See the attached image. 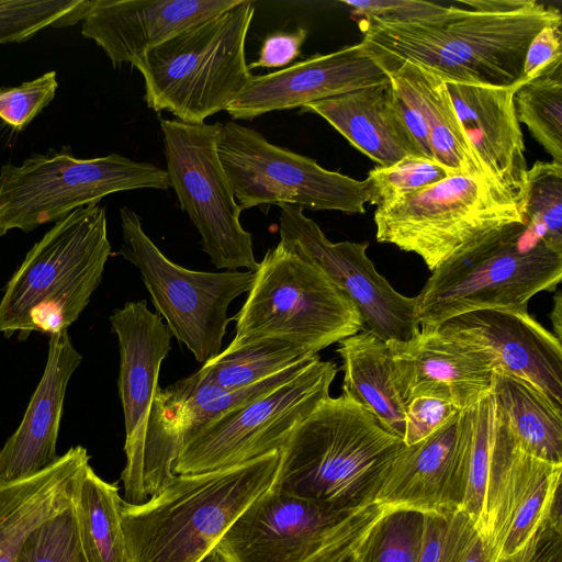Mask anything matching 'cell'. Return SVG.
Returning <instances> with one entry per match:
<instances>
[{
  "mask_svg": "<svg viewBox=\"0 0 562 562\" xmlns=\"http://www.w3.org/2000/svg\"><path fill=\"white\" fill-rule=\"evenodd\" d=\"M457 172L441 164L419 156H406L389 167H375L366 181L370 190L369 203L376 207L428 188Z\"/></svg>",
  "mask_w": 562,
  "mask_h": 562,
  "instance_id": "37",
  "label": "cell"
},
{
  "mask_svg": "<svg viewBox=\"0 0 562 562\" xmlns=\"http://www.w3.org/2000/svg\"><path fill=\"white\" fill-rule=\"evenodd\" d=\"M424 514L384 507L359 544L358 562H417Z\"/></svg>",
  "mask_w": 562,
  "mask_h": 562,
  "instance_id": "34",
  "label": "cell"
},
{
  "mask_svg": "<svg viewBox=\"0 0 562 562\" xmlns=\"http://www.w3.org/2000/svg\"><path fill=\"white\" fill-rule=\"evenodd\" d=\"M169 187L166 169L120 154L77 158L69 146L33 154L0 168V237L56 223L112 193Z\"/></svg>",
  "mask_w": 562,
  "mask_h": 562,
  "instance_id": "9",
  "label": "cell"
},
{
  "mask_svg": "<svg viewBox=\"0 0 562 562\" xmlns=\"http://www.w3.org/2000/svg\"><path fill=\"white\" fill-rule=\"evenodd\" d=\"M280 451L217 471L176 474L140 504L123 499L127 562H200L273 481Z\"/></svg>",
  "mask_w": 562,
  "mask_h": 562,
  "instance_id": "3",
  "label": "cell"
},
{
  "mask_svg": "<svg viewBox=\"0 0 562 562\" xmlns=\"http://www.w3.org/2000/svg\"><path fill=\"white\" fill-rule=\"evenodd\" d=\"M120 351L119 394L125 426L126 463L121 473L124 501L146 502L144 457L146 437L161 363L171 349V333L145 301H133L110 316Z\"/></svg>",
  "mask_w": 562,
  "mask_h": 562,
  "instance_id": "15",
  "label": "cell"
},
{
  "mask_svg": "<svg viewBox=\"0 0 562 562\" xmlns=\"http://www.w3.org/2000/svg\"><path fill=\"white\" fill-rule=\"evenodd\" d=\"M493 431L494 403L490 392L461 412L458 451L460 510L482 538L486 528Z\"/></svg>",
  "mask_w": 562,
  "mask_h": 562,
  "instance_id": "30",
  "label": "cell"
},
{
  "mask_svg": "<svg viewBox=\"0 0 562 562\" xmlns=\"http://www.w3.org/2000/svg\"><path fill=\"white\" fill-rule=\"evenodd\" d=\"M254 14V2L241 0L143 55L133 67L147 106L186 123L226 110L252 77L245 45Z\"/></svg>",
  "mask_w": 562,
  "mask_h": 562,
  "instance_id": "5",
  "label": "cell"
},
{
  "mask_svg": "<svg viewBox=\"0 0 562 562\" xmlns=\"http://www.w3.org/2000/svg\"><path fill=\"white\" fill-rule=\"evenodd\" d=\"M403 442L414 445L446 425L461 412L451 402L436 396L419 395L408 400L405 405Z\"/></svg>",
  "mask_w": 562,
  "mask_h": 562,
  "instance_id": "42",
  "label": "cell"
},
{
  "mask_svg": "<svg viewBox=\"0 0 562 562\" xmlns=\"http://www.w3.org/2000/svg\"><path fill=\"white\" fill-rule=\"evenodd\" d=\"M506 562H562V522L558 503L527 543Z\"/></svg>",
  "mask_w": 562,
  "mask_h": 562,
  "instance_id": "45",
  "label": "cell"
},
{
  "mask_svg": "<svg viewBox=\"0 0 562 562\" xmlns=\"http://www.w3.org/2000/svg\"><path fill=\"white\" fill-rule=\"evenodd\" d=\"M105 209H77L27 251L4 288L0 331L50 335L66 331L90 302L111 256Z\"/></svg>",
  "mask_w": 562,
  "mask_h": 562,
  "instance_id": "4",
  "label": "cell"
},
{
  "mask_svg": "<svg viewBox=\"0 0 562 562\" xmlns=\"http://www.w3.org/2000/svg\"><path fill=\"white\" fill-rule=\"evenodd\" d=\"M424 535L417 562H451L473 527L462 510L424 514Z\"/></svg>",
  "mask_w": 562,
  "mask_h": 562,
  "instance_id": "40",
  "label": "cell"
},
{
  "mask_svg": "<svg viewBox=\"0 0 562 562\" xmlns=\"http://www.w3.org/2000/svg\"><path fill=\"white\" fill-rule=\"evenodd\" d=\"M119 492L116 483L101 479L90 464L86 468L72 505L88 562H127Z\"/></svg>",
  "mask_w": 562,
  "mask_h": 562,
  "instance_id": "31",
  "label": "cell"
},
{
  "mask_svg": "<svg viewBox=\"0 0 562 562\" xmlns=\"http://www.w3.org/2000/svg\"><path fill=\"white\" fill-rule=\"evenodd\" d=\"M396 69L418 94L434 160L457 173L486 178L465 138L445 81L408 61Z\"/></svg>",
  "mask_w": 562,
  "mask_h": 562,
  "instance_id": "29",
  "label": "cell"
},
{
  "mask_svg": "<svg viewBox=\"0 0 562 562\" xmlns=\"http://www.w3.org/2000/svg\"><path fill=\"white\" fill-rule=\"evenodd\" d=\"M280 244L318 266L357 305L362 330L384 341L417 335L416 296L397 292L367 256L368 243H331L303 207L279 204Z\"/></svg>",
  "mask_w": 562,
  "mask_h": 562,
  "instance_id": "14",
  "label": "cell"
},
{
  "mask_svg": "<svg viewBox=\"0 0 562 562\" xmlns=\"http://www.w3.org/2000/svg\"><path fill=\"white\" fill-rule=\"evenodd\" d=\"M554 305L551 312V322L554 329V336L561 341L562 337V295L558 291L553 299Z\"/></svg>",
  "mask_w": 562,
  "mask_h": 562,
  "instance_id": "48",
  "label": "cell"
},
{
  "mask_svg": "<svg viewBox=\"0 0 562 562\" xmlns=\"http://www.w3.org/2000/svg\"><path fill=\"white\" fill-rule=\"evenodd\" d=\"M314 356L288 340L262 338L236 348L226 347L205 361L196 374L220 387L236 390L263 381Z\"/></svg>",
  "mask_w": 562,
  "mask_h": 562,
  "instance_id": "32",
  "label": "cell"
},
{
  "mask_svg": "<svg viewBox=\"0 0 562 562\" xmlns=\"http://www.w3.org/2000/svg\"><path fill=\"white\" fill-rule=\"evenodd\" d=\"M524 215L542 241L562 255V165L537 161L528 169Z\"/></svg>",
  "mask_w": 562,
  "mask_h": 562,
  "instance_id": "35",
  "label": "cell"
},
{
  "mask_svg": "<svg viewBox=\"0 0 562 562\" xmlns=\"http://www.w3.org/2000/svg\"><path fill=\"white\" fill-rule=\"evenodd\" d=\"M562 22L543 27L530 42L522 67L521 82L562 68Z\"/></svg>",
  "mask_w": 562,
  "mask_h": 562,
  "instance_id": "44",
  "label": "cell"
},
{
  "mask_svg": "<svg viewBox=\"0 0 562 562\" xmlns=\"http://www.w3.org/2000/svg\"><path fill=\"white\" fill-rule=\"evenodd\" d=\"M338 344L336 352L344 369L341 395L402 439L405 407L394 384L389 342L361 330Z\"/></svg>",
  "mask_w": 562,
  "mask_h": 562,
  "instance_id": "28",
  "label": "cell"
},
{
  "mask_svg": "<svg viewBox=\"0 0 562 562\" xmlns=\"http://www.w3.org/2000/svg\"><path fill=\"white\" fill-rule=\"evenodd\" d=\"M90 0H0V44L22 43L41 30L81 21Z\"/></svg>",
  "mask_w": 562,
  "mask_h": 562,
  "instance_id": "36",
  "label": "cell"
},
{
  "mask_svg": "<svg viewBox=\"0 0 562 562\" xmlns=\"http://www.w3.org/2000/svg\"><path fill=\"white\" fill-rule=\"evenodd\" d=\"M123 244L119 254L133 263L148 290L157 313L171 335L199 362L217 356L228 323L229 304L252 284L254 271L204 272L169 260L145 233L139 215L120 210Z\"/></svg>",
  "mask_w": 562,
  "mask_h": 562,
  "instance_id": "10",
  "label": "cell"
},
{
  "mask_svg": "<svg viewBox=\"0 0 562 562\" xmlns=\"http://www.w3.org/2000/svg\"><path fill=\"white\" fill-rule=\"evenodd\" d=\"M82 360L68 330L49 336L43 375L23 419L0 450V482L31 477L55 463L68 382Z\"/></svg>",
  "mask_w": 562,
  "mask_h": 562,
  "instance_id": "23",
  "label": "cell"
},
{
  "mask_svg": "<svg viewBox=\"0 0 562 562\" xmlns=\"http://www.w3.org/2000/svg\"><path fill=\"white\" fill-rule=\"evenodd\" d=\"M89 460L76 446L31 477L0 482V562H16L29 536L72 503Z\"/></svg>",
  "mask_w": 562,
  "mask_h": 562,
  "instance_id": "26",
  "label": "cell"
},
{
  "mask_svg": "<svg viewBox=\"0 0 562 562\" xmlns=\"http://www.w3.org/2000/svg\"><path fill=\"white\" fill-rule=\"evenodd\" d=\"M254 272L227 347L280 338L317 355L362 330L361 314L349 295L318 266L280 243Z\"/></svg>",
  "mask_w": 562,
  "mask_h": 562,
  "instance_id": "7",
  "label": "cell"
},
{
  "mask_svg": "<svg viewBox=\"0 0 562 562\" xmlns=\"http://www.w3.org/2000/svg\"><path fill=\"white\" fill-rule=\"evenodd\" d=\"M495 417L526 453L562 464V405L530 382L495 371L491 387Z\"/></svg>",
  "mask_w": 562,
  "mask_h": 562,
  "instance_id": "27",
  "label": "cell"
},
{
  "mask_svg": "<svg viewBox=\"0 0 562 562\" xmlns=\"http://www.w3.org/2000/svg\"><path fill=\"white\" fill-rule=\"evenodd\" d=\"M200 562H225L221 554L214 549Z\"/></svg>",
  "mask_w": 562,
  "mask_h": 562,
  "instance_id": "49",
  "label": "cell"
},
{
  "mask_svg": "<svg viewBox=\"0 0 562 562\" xmlns=\"http://www.w3.org/2000/svg\"><path fill=\"white\" fill-rule=\"evenodd\" d=\"M337 366L318 356L276 389L220 416L182 445L175 474L235 467L281 451L293 429L329 397Z\"/></svg>",
  "mask_w": 562,
  "mask_h": 562,
  "instance_id": "11",
  "label": "cell"
},
{
  "mask_svg": "<svg viewBox=\"0 0 562 562\" xmlns=\"http://www.w3.org/2000/svg\"><path fill=\"white\" fill-rule=\"evenodd\" d=\"M353 513L269 487L234 520L215 550L225 562H306Z\"/></svg>",
  "mask_w": 562,
  "mask_h": 562,
  "instance_id": "17",
  "label": "cell"
},
{
  "mask_svg": "<svg viewBox=\"0 0 562 562\" xmlns=\"http://www.w3.org/2000/svg\"><path fill=\"white\" fill-rule=\"evenodd\" d=\"M16 562H88L72 503L29 536Z\"/></svg>",
  "mask_w": 562,
  "mask_h": 562,
  "instance_id": "38",
  "label": "cell"
},
{
  "mask_svg": "<svg viewBox=\"0 0 562 562\" xmlns=\"http://www.w3.org/2000/svg\"><path fill=\"white\" fill-rule=\"evenodd\" d=\"M57 88L54 70L18 87L0 88V119L14 131H23L53 101Z\"/></svg>",
  "mask_w": 562,
  "mask_h": 562,
  "instance_id": "39",
  "label": "cell"
},
{
  "mask_svg": "<svg viewBox=\"0 0 562 562\" xmlns=\"http://www.w3.org/2000/svg\"><path fill=\"white\" fill-rule=\"evenodd\" d=\"M355 19H371L383 23L423 22L447 12L448 7L418 0H344Z\"/></svg>",
  "mask_w": 562,
  "mask_h": 562,
  "instance_id": "41",
  "label": "cell"
},
{
  "mask_svg": "<svg viewBox=\"0 0 562 562\" xmlns=\"http://www.w3.org/2000/svg\"><path fill=\"white\" fill-rule=\"evenodd\" d=\"M397 393L405 403L419 395L451 402L463 411L491 392L495 369L481 351L435 328L406 341H387Z\"/></svg>",
  "mask_w": 562,
  "mask_h": 562,
  "instance_id": "20",
  "label": "cell"
},
{
  "mask_svg": "<svg viewBox=\"0 0 562 562\" xmlns=\"http://www.w3.org/2000/svg\"><path fill=\"white\" fill-rule=\"evenodd\" d=\"M434 328L483 352L495 371L530 382L562 405L561 341L528 311H472Z\"/></svg>",
  "mask_w": 562,
  "mask_h": 562,
  "instance_id": "18",
  "label": "cell"
},
{
  "mask_svg": "<svg viewBox=\"0 0 562 562\" xmlns=\"http://www.w3.org/2000/svg\"><path fill=\"white\" fill-rule=\"evenodd\" d=\"M445 83L483 173L509 193L524 212L529 168L514 103V94L521 83L506 88Z\"/></svg>",
  "mask_w": 562,
  "mask_h": 562,
  "instance_id": "22",
  "label": "cell"
},
{
  "mask_svg": "<svg viewBox=\"0 0 562 562\" xmlns=\"http://www.w3.org/2000/svg\"><path fill=\"white\" fill-rule=\"evenodd\" d=\"M405 447L358 404L329 396L291 432L270 488L353 513L376 503Z\"/></svg>",
  "mask_w": 562,
  "mask_h": 562,
  "instance_id": "2",
  "label": "cell"
},
{
  "mask_svg": "<svg viewBox=\"0 0 562 562\" xmlns=\"http://www.w3.org/2000/svg\"><path fill=\"white\" fill-rule=\"evenodd\" d=\"M300 112L322 116L379 167L422 157L401 119L391 80L313 102Z\"/></svg>",
  "mask_w": 562,
  "mask_h": 562,
  "instance_id": "25",
  "label": "cell"
},
{
  "mask_svg": "<svg viewBox=\"0 0 562 562\" xmlns=\"http://www.w3.org/2000/svg\"><path fill=\"white\" fill-rule=\"evenodd\" d=\"M373 218L378 241L418 255L431 272L503 228L527 222L509 193L463 173L376 207Z\"/></svg>",
  "mask_w": 562,
  "mask_h": 562,
  "instance_id": "8",
  "label": "cell"
},
{
  "mask_svg": "<svg viewBox=\"0 0 562 562\" xmlns=\"http://www.w3.org/2000/svg\"><path fill=\"white\" fill-rule=\"evenodd\" d=\"M389 80V75L360 42L313 55L277 71L252 76L225 111L234 120H252L273 111L302 109Z\"/></svg>",
  "mask_w": 562,
  "mask_h": 562,
  "instance_id": "19",
  "label": "cell"
},
{
  "mask_svg": "<svg viewBox=\"0 0 562 562\" xmlns=\"http://www.w3.org/2000/svg\"><path fill=\"white\" fill-rule=\"evenodd\" d=\"M562 464L524 452L495 417L484 540L494 562L518 552L560 503Z\"/></svg>",
  "mask_w": 562,
  "mask_h": 562,
  "instance_id": "16",
  "label": "cell"
},
{
  "mask_svg": "<svg viewBox=\"0 0 562 562\" xmlns=\"http://www.w3.org/2000/svg\"><path fill=\"white\" fill-rule=\"evenodd\" d=\"M451 562H494L490 547L474 526L465 537ZM499 562H506V559Z\"/></svg>",
  "mask_w": 562,
  "mask_h": 562,
  "instance_id": "47",
  "label": "cell"
},
{
  "mask_svg": "<svg viewBox=\"0 0 562 562\" xmlns=\"http://www.w3.org/2000/svg\"><path fill=\"white\" fill-rule=\"evenodd\" d=\"M383 509L373 503L355 512L337 536L306 562H358L359 544Z\"/></svg>",
  "mask_w": 562,
  "mask_h": 562,
  "instance_id": "43",
  "label": "cell"
},
{
  "mask_svg": "<svg viewBox=\"0 0 562 562\" xmlns=\"http://www.w3.org/2000/svg\"><path fill=\"white\" fill-rule=\"evenodd\" d=\"M217 153L241 210L291 204L357 214L370 201L366 179L327 170L233 121L222 124Z\"/></svg>",
  "mask_w": 562,
  "mask_h": 562,
  "instance_id": "12",
  "label": "cell"
},
{
  "mask_svg": "<svg viewBox=\"0 0 562 562\" xmlns=\"http://www.w3.org/2000/svg\"><path fill=\"white\" fill-rule=\"evenodd\" d=\"M241 0H92L81 34L103 49L113 68L133 65L173 35Z\"/></svg>",
  "mask_w": 562,
  "mask_h": 562,
  "instance_id": "21",
  "label": "cell"
},
{
  "mask_svg": "<svg viewBox=\"0 0 562 562\" xmlns=\"http://www.w3.org/2000/svg\"><path fill=\"white\" fill-rule=\"evenodd\" d=\"M562 255L526 223L509 225L436 268L417 299L420 328L472 311H528L530 299L554 291Z\"/></svg>",
  "mask_w": 562,
  "mask_h": 562,
  "instance_id": "6",
  "label": "cell"
},
{
  "mask_svg": "<svg viewBox=\"0 0 562 562\" xmlns=\"http://www.w3.org/2000/svg\"><path fill=\"white\" fill-rule=\"evenodd\" d=\"M462 412V411H461ZM461 412L394 459L376 496L383 507L426 513L459 509L458 448Z\"/></svg>",
  "mask_w": 562,
  "mask_h": 562,
  "instance_id": "24",
  "label": "cell"
},
{
  "mask_svg": "<svg viewBox=\"0 0 562 562\" xmlns=\"http://www.w3.org/2000/svg\"><path fill=\"white\" fill-rule=\"evenodd\" d=\"M517 119L562 165V68L522 82L514 94Z\"/></svg>",
  "mask_w": 562,
  "mask_h": 562,
  "instance_id": "33",
  "label": "cell"
},
{
  "mask_svg": "<svg viewBox=\"0 0 562 562\" xmlns=\"http://www.w3.org/2000/svg\"><path fill=\"white\" fill-rule=\"evenodd\" d=\"M307 31L299 27L294 32H277L268 35L262 42L258 58L248 65L254 68H277L294 61L301 55Z\"/></svg>",
  "mask_w": 562,
  "mask_h": 562,
  "instance_id": "46",
  "label": "cell"
},
{
  "mask_svg": "<svg viewBox=\"0 0 562 562\" xmlns=\"http://www.w3.org/2000/svg\"><path fill=\"white\" fill-rule=\"evenodd\" d=\"M222 123L161 119L169 186L201 236L217 269L256 271L251 234L240 224L237 203L217 153Z\"/></svg>",
  "mask_w": 562,
  "mask_h": 562,
  "instance_id": "13",
  "label": "cell"
},
{
  "mask_svg": "<svg viewBox=\"0 0 562 562\" xmlns=\"http://www.w3.org/2000/svg\"><path fill=\"white\" fill-rule=\"evenodd\" d=\"M417 23L359 19L361 44L386 72L408 61L443 81L514 87L521 82L527 48L547 25L562 22L557 8L535 0H463Z\"/></svg>",
  "mask_w": 562,
  "mask_h": 562,
  "instance_id": "1",
  "label": "cell"
}]
</instances>
